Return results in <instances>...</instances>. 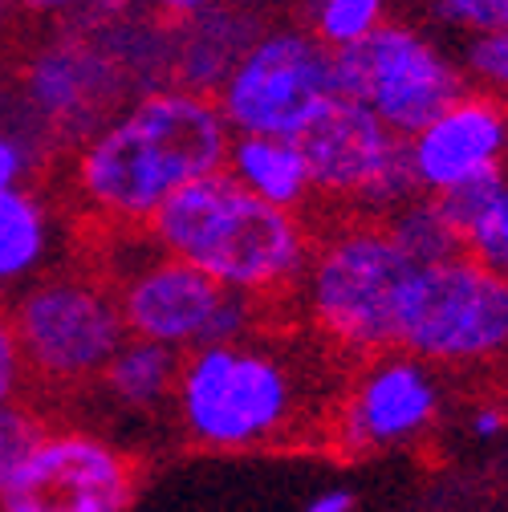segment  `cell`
<instances>
[{
  "label": "cell",
  "instance_id": "obj_23",
  "mask_svg": "<svg viewBox=\"0 0 508 512\" xmlns=\"http://www.w3.org/2000/svg\"><path fill=\"white\" fill-rule=\"evenodd\" d=\"M508 171H492V175H476L452 191H443V196H435V208L443 212V220L452 224V232L464 240V232L492 208V200L500 196V187H504Z\"/></svg>",
  "mask_w": 508,
  "mask_h": 512
},
{
  "label": "cell",
  "instance_id": "obj_14",
  "mask_svg": "<svg viewBox=\"0 0 508 512\" xmlns=\"http://www.w3.org/2000/svg\"><path fill=\"white\" fill-rule=\"evenodd\" d=\"M224 171L269 208L309 216L313 208V175L305 163L301 143L289 139H261V135H232Z\"/></svg>",
  "mask_w": 508,
  "mask_h": 512
},
{
  "label": "cell",
  "instance_id": "obj_8",
  "mask_svg": "<svg viewBox=\"0 0 508 512\" xmlns=\"http://www.w3.org/2000/svg\"><path fill=\"white\" fill-rule=\"evenodd\" d=\"M212 98L232 135L301 143L338 102L334 53L305 25L265 29L232 57Z\"/></svg>",
  "mask_w": 508,
  "mask_h": 512
},
{
  "label": "cell",
  "instance_id": "obj_7",
  "mask_svg": "<svg viewBox=\"0 0 508 512\" xmlns=\"http://www.w3.org/2000/svg\"><path fill=\"white\" fill-rule=\"evenodd\" d=\"M395 350L431 370L508 362V281L464 252L439 265H419L399 301Z\"/></svg>",
  "mask_w": 508,
  "mask_h": 512
},
{
  "label": "cell",
  "instance_id": "obj_25",
  "mask_svg": "<svg viewBox=\"0 0 508 512\" xmlns=\"http://www.w3.org/2000/svg\"><path fill=\"white\" fill-rule=\"evenodd\" d=\"M29 387H33V382H29V366H25V354H21L17 330H13L9 305L0 301V407L25 403Z\"/></svg>",
  "mask_w": 508,
  "mask_h": 512
},
{
  "label": "cell",
  "instance_id": "obj_21",
  "mask_svg": "<svg viewBox=\"0 0 508 512\" xmlns=\"http://www.w3.org/2000/svg\"><path fill=\"white\" fill-rule=\"evenodd\" d=\"M460 248L476 265H484L488 273L508 281V179L500 187V196L492 200V208L464 232Z\"/></svg>",
  "mask_w": 508,
  "mask_h": 512
},
{
  "label": "cell",
  "instance_id": "obj_22",
  "mask_svg": "<svg viewBox=\"0 0 508 512\" xmlns=\"http://www.w3.org/2000/svg\"><path fill=\"white\" fill-rule=\"evenodd\" d=\"M45 431H49V419L29 399L0 407V484L25 464V456L41 443Z\"/></svg>",
  "mask_w": 508,
  "mask_h": 512
},
{
  "label": "cell",
  "instance_id": "obj_10",
  "mask_svg": "<svg viewBox=\"0 0 508 512\" xmlns=\"http://www.w3.org/2000/svg\"><path fill=\"white\" fill-rule=\"evenodd\" d=\"M313 196L342 208V220H378L419 196L407 163V139L378 122L366 106L338 98L301 139Z\"/></svg>",
  "mask_w": 508,
  "mask_h": 512
},
{
  "label": "cell",
  "instance_id": "obj_20",
  "mask_svg": "<svg viewBox=\"0 0 508 512\" xmlns=\"http://www.w3.org/2000/svg\"><path fill=\"white\" fill-rule=\"evenodd\" d=\"M460 70H464V82L472 90H484V94L508 102V29L468 37Z\"/></svg>",
  "mask_w": 508,
  "mask_h": 512
},
{
  "label": "cell",
  "instance_id": "obj_30",
  "mask_svg": "<svg viewBox=\"0 0 508 512\" xmlns=\"http://www.w3.org/2000/svg\"><path fill=\"white\" fill-rule=\"evenodd\" d=\"M21 5H25L29 13H37V17H53V13H66V9H74L78 0H21Z\"/></svg>",
  "mask_w": 508,
  "mask_h": 512
},
{
  "label": "cell",
  "instance_id": "obj_28",
  "mask_svg": "<svg viewBox=\"0 0 508 512\" xmlns=\"http://www.w3.org/2000/svg\"><path fill=\"white\" fill-rule=\"evenodd\" d=\"M305 512H354V492L350 488H326L305 504Z\"/></svg>",
  "mask_w": 508,
  "mask_h": 512
},
{
  "label": "cell",
  "instance_id": "obj_16",
  "mask_svg": "<svg viewBox=\"0 0 508 512\" xmlns=\"http://www.w3.org/2000/svg\"><path fill=\"white\" fill-rule=\"evenodd\" d=\"M102 78H106L102 61L74 45H53L25 66L29 102L57 126H66L98 106V98L106 94Z\"/></svg>",
  "mask_w": 508,
  "mask_h": 512
},
{
  "label": "cell",
  "instance_id": "obj_17",
  "mask_svg": "<svg viewBox=\"0 0 508 512\" xmlns=\"http://www.w3.org/2000/svg\"><path fill=\"white\" fill-rule=\"evenodd\" d=\"M179 362L183 354L163 350L155 342L126 338L110 366L102 370L98 387L106 403H114L122 415H159L175 399V382H179Z\"/></svg>",
  "mask_w": 508,
  "mask_h": 512
},
{
  "label": "cell",
  "instance_id": "obj_6",
  "mask_svg": "<svg viewBox=\"0 0 508 512\" xmlns=\"http://www.w3.org/2000/svg\"><path fill=\"white\" fill-rule=\"evenodd\" d=\"M29 382L49 395L98 387L102 370L126 342L110 281L90 269H49L9 301Z\"/></svg>",
  "mask_w": 508,
  "mask_h": 512
},
{
  "label": "cell",
  "instance_id": "obj_11",
  "mask_svg": "<svg viewBox=\"0 0 508 512\" xmlns=\"http://www.w3.org/2000/svg\"><path fill=\"white\" fill-rule=\"evenodd\" d=\"M139 460L102 431L49 423L25 464L0 484V512H131Z\"/></svg>",
  "mask_w": 508,
  "mask_h": 512
},
{
  "label": "cell",
  "instance_id": "obj_29",
  "mask_svg": "<svg viewBox=\"0 0 508 512\" xmlns=\"http://www.w3.org/2000/svg\"><path fill=\"white\" fill-rule=\"evenodd\" d=\"M155 5L167 13V17H200V13H208L212 5H216V0H155Z\"/></svg>",
  "mask_w": 508,
  "mask_h": 512
},
{
  "label": "cell",
  "instance_id": "obj_12",
  "mask_svg": "<svg viewBox=\"0 0 508 512\" xmlns=\"http://www.w3.org/2000/svg\"><path fill=\"white\" fill-rule=\"evenodd\" d=\"M443 411V387L431 366L403 350L362 358L338 391L326 439L342 456H374L423 443Z\"/></svg>",
  "mask_w": 508,
  "mask_h": 512
},
{
  "label": "cell",
  "instance_id": "obj_26",
  "mask_svg": "<svg viewBox=\"0 0 508 512\" xmlns=\"http://www.w3.org/2000/svg\"><path fill=\"white\" fill-rule=\"evenodd\" d=\"M25 171H29V159H25V147L9 135V131H0V196L13 187L25 183Z\"/></svg>",
  "mask_w": 508,
  "mask_h": 512
},
{
  "label": "cell",
  "instance_id": "obj_19",
  "mask_svg": "<svg viewBox=\"0 0 508 512\" xmlns=\"http://www.w3.org/2000/svg\"><path fill=\"white\" fill-rule=\"evenodd\" d=\"M387 21H391V0H313L305 29L330 53H338V49H354Z\"/></svg>",
  "mask_w": 508,
  "mask_h": 512
},
{
  "label": "cell",
  "instance_id": "obj_1",
  "mask_svg": "<svg viewBox=\"0 0 508 512\" xmlns=\"http://www.w3.org/2000/svg\"><path fill=\"white\" fill-rule=\"evenodd\" d=\"M228 143L212 94L155 86L82 139L70 191L102 232H139L187 183L224 171Z\"/></svg>",
  "mask_w": 508,
  "mask_h": 512
},
{
  "label": "cell",
  "instance_id": "obj_13",
  "mask_svg": "<svg viewBox=\"0 0 508 512\" xmlns=\"http://www.w3.org/2000/svg\"><path fill=\"white\" fill-rule=\"evenodd\" d=\"M407 163L419 196L431 200L476 175L508 171V102L468 86L407 139Z\"/></svg>",
  "mask_w": 508,
  "mask_h": 512
},
{
  "label": "cell",
  "instance_id": "obj_5",
  "mask_svg": "<svg viewBox=\"0 0 508 512\" xmlns=\"http://www.w3.org/2000/svg\"><path fill=\"white\" fill-rule=\"evenodd\" d=\"M98 273L110 281L126 338L192 354L220 342H240L265 330V305L220 289L200 269L175 261L147 232H106Z\"/></svg>",
  "mask_w": 508,
  "mask_h": 512
},
{
  "label": "cell",
  "instance_id": "obj_2",
  "mask_svg": "<svg viewBox=\"0 0 508 512\" xmlns=\"http://www.w3.org/2000/svg\"><path fill=\"white\" fill-rule=\"evenodd\" d=\"M317 362L297 354L285 330H257L183 354L171 415L200 452H265L293 443L317 419H330L334 399L322 395Z\"/></svg>",
  "mask_w": 508,
  "mask_h": 512
},
{
  "label": "cell",
  "instance_id": "obj_31",
  "mask_svg": "<svg viewBox=\"0 0 508 512\" xmlns=\"http://www.w3.org/2000/svg\"><path fill=\"white\" fill-rule=\"evenodd\" d=\"M500 29H508V0H504V25Z\"/></svg>",
  "mask_w": 508,
  "mask_h": 512
},
{
  "label": "cell",
  "instance_id": "obj_18",
  "mask_svg": "<svg viewBox=\"0 0 508 512\" xmlns=\"http://www.w3.org/2000/svg\"><path fill=\"white\" fill-rule=\"evenodd\" d=\"M387 236L395 240V248L407 256L411 265H439L448 256H460V236L452 232V224L443 220V212L435 208L431 196H415L407 200L399 212H391L383 220Z\"/></svg>",
  "mask_w": 508,
  "mask_h": 512
},
{
  "label": "cell",
  "instance_id": "obj_24",
  "mask_svg": "<svg viewBox=\"0 0 508 512\" xmlns=\"http://www.w3.org/2000/svg\"><path fill=\"white\" fill-rule=\"evenodd\" d=\"M427 13L439 25L480 37L504 25V0H427Z\"/></svg>",
  "mask_w": 508,
  "mask_h": 512
},
{
  "label": "cell",
  "instance_id": "obj_4",
  "mask_svg": "<svg viewBox=\"0 0 508 512\" xmlns=\"http://www.w3.org/2000/svg\"><path fill=\"white\" fill-rule=\"evenodd\" d=\"M415 269L378 220H338L317 232L293 313L330 354L374 358L395 350V317Z\"/></svg>",
  "mask_w": 508,
  "mask_h": 512
},
{
  "label": "cell",
  "instance_id": "obj_9",
  "mask_svg": "<svg viewBox=\"0 0 508 512\" xmlns=\"http://www.w3.org/2000/svg\"><path fill=\"white\" fill-rule=\"evenodd\" d=\"M334 90L338 98L366 106L399 139H411L443 106H452L468 82L460 61L419 25L391 17L354 49L334 53Z\"/></svg>",
  "mask_w": 508,
  "mask_h": 512
},
{
  "label": "cell",
  "instance_id": "obj_27",
  "mask_svg": "<svg viewBox=\"0 0 508 512\" xmlns=\"http://www.w3.org/2000/svg\"><path fill=\"white\" fill-rule=\"evenodd\" d=\"M472 435L476 439H492V435H500L504 427H508V411L500 407V403H480L476 411H472Z\"/></svg>",
  "mask_w": 508,
  "mask_h": 512
},
{
  "label": "cell",
  "instance_id": "obj_3",
  "mask_svg": "<svg viewBox=\"0 0 508 512\" xmlns=\"http://www.w3.org/2000/svg\"><path fill=\"white\" fill-rule=\"evenodd\" d=\"M143 232L155 248L200 269L220 289L261 305L293 301L317 244L309 216L261 204L228 171L187 183Z\"/></svg>",
  "mask_w": 508,
  "mask_h": 512
},
{
  "label": "cell",
  "instance_id": "obj_15",
  "mask_svg": "<svg viewBox=\"0 0 508 512\" xmlns=\"http://www.w3.org/2000/svg\"><path fill=\"white\" fill-rule=\"evenodd\" d=\"M57 224L41 191L13 187L0 196V297H13L49 273Z\"/></svg>",
  "mask_w": 508,
  "mask_h": 512
}]
</instances>
